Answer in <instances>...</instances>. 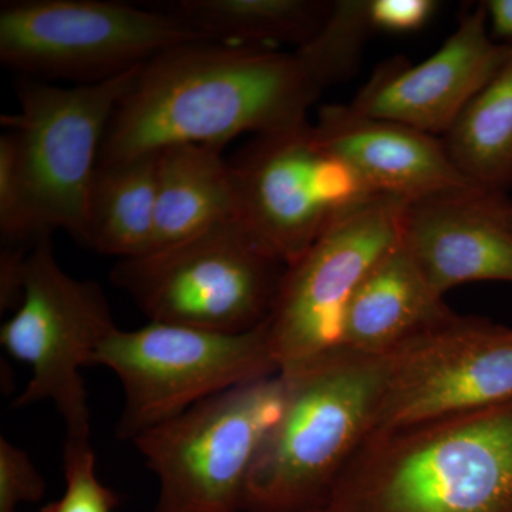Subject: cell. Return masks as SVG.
<instances>
[{
	"label": "cell",
	"mask_w": 512,
	"mask_h": 512,
	"mask_svg": "<svg viewBox=\"0 0 512 512\" xmlns=\"http://www.w3.org/2000/svg\"><path fill=\"white\" fill-rule=\"evenodd\" d=\"M93 366L107 367L123 386L116 433L131 443L215 394L279 375L266 323L245 333L158 322L117 328L97 349Z\"/></svg>",
	"instance_id": "obj_6"
},
{
	"label": "cell",
	"mask_w": 512,
	"mask_h": 512,
	"mask_svg": "<svg viewBox=\"0 0 512 512\" xmlns=\"http://www.w3.org/2000/svg\"><path fill=\"white\" fill-rule=\"evenodd\" d=\"M332 5L323 0H177L161 9L205 42L279 50L309 42Z\"/></svg>",
	"instance_id": "obj_19"
},
{
	"label": "cell",
	"mask_w": 512,
	"mask_h": 512,
	"mask_svg": "<svg viewBox=\"0 0 512 512\" xmlns=\"http://www.w3.org/2000/svg\"><path fill=\"white\" fill-rule=\"evenodd\" d=\"M194 42L205 40L161 8L111 0H8L0 8V62L40 82H103Z\"/></svg>",
	"instance_id": "obj_7"
},
{
	"label": "cell",
	"mask_w": 512,
	"mask_h": 512,
	"mask_svg": "<svg viewBox=\"0 0 512 512\" xmlns=\"http://www.w3.org/2000/svg\"><path fill=\"white\" fill-rule=\"evenodd\" d=\"M508 215H510V221L512 225V200L508 201Z\"/></svg>",
	"instance_id": "obj_28"
},
{
	"label": "cell",
	"mask_w": 512,
	"mask_h": 512,
	"mask_svg": "<svg viewBox=\"0 0 512 512\" xmlns=\"http://www.w3.org/2000/svg\"><path fill=\"white\" fill-rule=\"evenodd\" d=\"M249 476L244 512H318L372 434L384 356L340 348L291 375Z\"/></svg>",
	"instance_id": "obj_3"
},
{
	"label": "cell",
	"mask_w": 512,
	"mask_h": 512,
	"mask_svg": "<svg viewBox=\"0 0 512 512\" xmlns=\"http://www.w3.org/2000/svg\"><path fill=\"white\" fill-rule=\"evenodd\" d=\"M284 377L215 394L133 440L160 491L154 512H244L252 468L281 417Z\"/></svg>",
	"instance_id": "obj_5"
},
{
	"label": "cell",
	"mask_w": 512,
	"mask_h": 512,
	"mask_svg": "<svg viewBox=\"0 0 512 512\" xmlns=\"http://www.w3.org/2000/svg\"><path fill=\"white\" fill-rule=\"evenodd\" d=\"M316 141L355 171L367 190L407 204L477 187L451 161L443 140L343 104L319 111Z\"/></svg>",
	"instance_id": "obj_15"
},
{
	"label": "cell",
	"mask_w": 512,
	"mask_h": 512,
	"mask_svg": "<svg viewBox=\"0 0 512 512\" xmlns=\"http://www.w3.org/2000/svg\"><path fill=\"white\" fill-rule=\"evenodd\" d=\"M46 481L22 448L0 439V512H16L22 504L39 503Z\"/></svg>",
	"instance_id": "obj_24"
},
{
	"label": "cell",
	"mask_w": 512,
	"mask_h": 512,
	"mask_svg": "<svg viewBox=\"0 0 512 512\" xmlns=\"http://www.w3.org/2000/svg\"><path fill=\"white\" fill-rule=\"evenodd\" d=\"M117 329L103 289L67 275L57 262L52 234L29 248L25 296L2 325L0 343L32 370L16 407L52 402L66 443H90L92 413L82 369Z\"/></svg>",
	"instance_id": "obj_8"
},
{
	"label": "cell",
	"mask_w": 512,
	"mask_h": 512,
	"mask_svg": "<svg viewBox=\"0 0 512 512\" xmlns=\"http://www.w3.org/2000/svg\"><path fill=\"white\" fill-rule=\"evenodd\" d=\"M30 248V247H29ZM29 249L2 245L0 251V311L15 312L25 296Z\"/></svg>",
	"instance_id": "obj_26"
},
{
	"label": "cell",
	"mask_w": 512,
	"mask_h": 512,
	"mask_svg": "<svg viewBox=\"0 0 512 512\" xmlns=\"http://www.w3.org/2000/svg\"><path fill=\"white\" fill-rule=\"evenodd\" d=\"M373 30L369 0H339L333 2L328 18L316 35L293 52L320 89L325 90L355 73Z\"/></svg>",
	"instance_id": "obj_21"
},
{
	"label": "cell",
	"mask_w": 512,
	"mask_h": 512,
	"mask_svg": "<svg viewBox=\"0 0 512 512\" xmlns=\"http://www.w3.org/2000/svg\"><path fill=\"white\" fill-rule=\"evenodd\" d=\"M448 311L400 237L353 293L343 322L342 348L360 355H387Z\"/></svg>",
	"instance_id": "obj_16"
},
{
	"label": "cell",
	"mask_w": 512,
	"mask_h": 512,
	"mask_svg": "<svg viewBox=\"0 0 512 512\" xmlns=\"http://www.w3.org/2000/svg\"><path fill=\"white\" fill-rule=\"evenodd\" d=\"M157 204V153L99 163L80 242L99 254L127 259L150 251Z\"/></svg>",
	"instance_id": "obj_18"
},
{
	"label": "cell",
	"mask_w": 512,
	"mask_h": 512,
	"mask_svg": "<svg viewBox=\"0 0 512 512\" xmlns=\"http://www.w3.org/2000/svg\"><path fill=\"white\" fill-rule=\"evenodd\" d=\"M322 92L295 52L214 42L175 46L141 67L110 121L99 163L178 144L224 150L245 133L301 126Z\"/></svg>",
	"instance_id": "obj_1"
},
{
	"label": "cell",
	"mask_w": 512,
	"mask_h": 512,
	"mask_svg": "<svg viewBox=\"0 0 512 512\" xmlns=\"http://www.w3.org/2000/svg\"><path fill=\"white\" fill-rule=\"evenodd\" d=\"M22 163L18 143L5 130L0 136V237L2 245H22L42 237Z\"/></svg>",
	"instance_id": "obj_22"
},
{
	"label": "cell",
	"mask_w": 512,
	"mask_h": 512,
	"mask_svg": "<svg viewBox=\"0 0 512 512\" xmlns=\"http://www.w3.org/2000/svg\"><path fill=\"white\" fill-rule=\"evenodd\" d=\"M512 45L488 32L483 3L463 13L457 29L429 59L380 64L350 107L430 136H446L470 101L500 70Z\"/></svg>",
	"instance_id": "obj_13"
},
{
	"label": "cell",
	"mask_w": 512,
	"mask_h": 512,
	"mask_svg": "<svg viewBox=\"0 0 512 512\" xmlns=\"http://www.w3.org/2000/svg\"><path fill=\"white\" fill-rule=\"evenodd\" d=\"M63 471L66 490L40 512H113L119 505V495L97 477L92 443L64 441Z\"/></svg>",
	"instance_id": "obj_23"
},
{
	"label": "cell",
	"mask_w": 512,
	"mask_h": 512,
	"mask_svg": "<svg viewBox=\"0 0 512 512\" xmlns=\"http://www.w3.org/2000/svg\"><path fill=\"white\" fill-rule=\"evenodd\" d=\"M143 66L74 87L23 77L16 80L20 109L2 116V126L18 143L42 234L64 229L79 241L82 238L87 194L107 128Z\"/></svg>",
	"instance_id": "obj_9"
},
{
	"label": "cell",
	"mask_w": 512,
	"mask_h": 512,
	"mask_svg": "<svg viewBox=\"0 0 512 512\" xmlns=\"http://www.w3.org/2000/svg\"><path fill=\"white\" fill-rule=\"evenodd\" d=\"M407 202L372 195L350 208L286 266L268 332L279 375H291L342 348L353 293L402 237Z\"/></svg>",
	"instance_id": "obj_10"
},
{
	"label": "cell",
	"mask_w": 512,
	"mask_h": 512,
	"mask_svg": "<svg viewBox=\"0 0 512 512\" xmlns=\"http://www.w3.org/2000/svg\"><path fill=\"white\" fill-rule=\"evenodd\" d=\"M441 140L477 187L504 192L512 184V50Z\"/></svg>",
	"instance_id": "obj_20"
},
{
	"label": "cell",
	"mask_w": 512,
	"mask_h": 512,
	"mask_svg": "<svg viewBox=\"0 0 512 512\" xmlns=\"http://www.w3.org/2000/svg\"><path fill=\"white\" fill-rule=\"evenodd\" d=\"M222 151L200 144L157 151L156 221L150 251L238 218L234 175Z\"/></svg>",
	"instance_id": "obj_17"
},
{
	"label": "cell",
	"mask_w": 512,
	"mask_h": 512,
	"mask_svg": "<svg viewBox=\"0 0 512 512\" xmlns=\"http://www.w3.org/2000/svg\"><path fill=\"white\" fill-rule=\"evenodd\" d=\"M229 165L239 221L285 266L298 261L340 215L377 195L319 146L309 121L256 136Z\"/></svg>",
	"instance_id": "obj_11"
},
{
	"label": "cell",
	"mask_w": 512,
	"mask_h": 512,
	"mask_svg": "<svg viewBox=\"0 0 512 512\" xmlns=\"http://www.w3.org/2000/svg\"><path fill=\"white\" fill-rule=\"evenodd\" d=\"M483 5L493 36L512 45V0H488Z\"/></svg>",
	"instance_id": "obj_27"
},
{
	"label": "cell",
	"mask_w": 512,
	"mask_h": 512,
	"mask_svg": "<svg viewBox=\"0 0 512 512\" xmlns=\"http://www.w3.org/2000/svg\"><path fill=\"white\" fill-rule=\"evenodd\" d=\"M436 9L433 0H369V19L375 30L416 32L427 25Z\"/></svg>",
	"instance_id": "obj_25"
},
{
	"label": "cell",
	"mask_w": 512,
	"mask_h": 512,
	"mask_svg": "<svg viewBox=\"0 0 512 512\" xmlns=\"http://www.w3.org/2000/svg\"><path fill=\"white\" fill-rule=\"evenodd\" d=\"M512 400V328L448 311L384 355L376 431Z\"/></svg>",
	"instance_id": "obj_12"
},
{
	"label": "cell",
	"mask_w": 512,
	"mask_h": 512,
	"mask_svg": "<svg viewBox=\"0 0 512 512\" xmlns=\"http://www.w3.org/2000/svg\"><path fill=\"white\" fill-rule=\"evenodd\" d=\"M504 192L473 188L407 205L402 242L437 295L470 282H511L512 225Z\"/></svg>",
	"instance_id": "obj_14"
},
{
	"label": "cell",
	"mask_w": 512,
	"mask_h": 512,
	"mask_svg": "<svg viewBox=\"0 0 512 512\" xmlns=\"http://www.w3.org/2000/svg\"><path fill=\"white\" fill-rule=\"evenodd\" d=\"M285 269L232 218L177 244L120 259L110 276L150 322L245 333L268 322Z\"/></svg>",
	"instance_id": "obj_4"
},
{
	"label": "cell",
	"mask_w": 512,
	"mask_h": 512,
	"mask_svg": "<svg viewBox=\"0 0 512 512\" xmlns=\"http://www.w3.org/2000/svg\"><path fill=\"white\" fill-rule=\"evenodd\" d=\"M318 512H512V400L370 434Z\"/></svg>",
	"instance_id": "obj_2"
}]
</instances>
